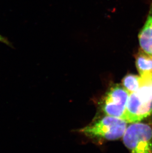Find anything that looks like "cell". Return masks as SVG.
Returning a JSON list of instances; mask_svg holds the SVG:
<instances>
[{"mask_svg": "<svg viewBox=\"0 0 152 153\" xmlns=\"http://www.w3.org/2000/svg\"><path fill=\"white\" fill-rule=\"evenodd\" d=\"M152 114V79H141V86L129 94L123 120L138 123Z\"/></svg>", "mask_w": 152, "mask_h": 153, "instance_id": "obj_1", "label": "cell"}, {"mask_svg": "<svg viewBox=\"0 0 152 153\" xmlns=\"http://www.w3.org/2000/svg\"><path fill=\"white\" fill-rule=\"evenodd\" d=\"M126 128L124 120L106 116L79 131L91 138L115 140L123 137Z\"/></svg>", "mask_w": 152, "mask_h": 153, "instance_id": "obj_2", "label": "cell"}, {"mask_svg": "<svg viewBox=\"0 0 152 153\" xmlns=\"http://www.w3.org/2000/svg\"><path fill=\"white\" fill-rule=\"evenodd\" d=\"M123 141L131 153H152V128L146 123H132L126 128Z\"/></svg>", "mask_w": 152, "mask_h": 153, "instance_id": "obj_3", "label": "cell"}, {"mask_svg": "<svg viewBox=\"0 0 152 153\" xmlns=\"http://www.w3.org/2000/svg\"><path fill=\"white\" fill-rule=\"evenodd\" d=\"M129 93L120 85L112 87L102 103V109L106 116L123 120Z\"/></svg>", "mask_w": 152, "mask_h": 153, "instance_id": "obj_4", "label": "cell"}, {"mask_svg": "<svg viewBox=\"0 0 152 153\" xmlns=\"http://www.w3.org/2000/svg\"><path fill=\"white\" fill-rule=\"evenodd\" d=\"M141 49L152 56V3L146 22L138 35Z\"/></svg>", "mask_w": 152, "mask_h": 153, "instance_id": "obj_5", "label": "cell"}, {"mask_svg": "<svg viewBox=\"0 0 152 153\" xmlns=\"http://www.w3.org/2000/svg\"><path fill=\"white\" fill-rule=\"evenodd\" d=\"M135 65L140 77L152 78V56L140 49L135 56Z\"/></svg>", "mask_w": 152, "mask_h": 153, "instance_id": "obj_6", "label": "cell"}, {"mask_svg": "<svg viewBox=\"0 0 152 153\" xmlns=\"http://www.w3.org/2000/svg\"><path fill=\"white\" fill-rule=\"evenodd\" d=\"M122 86L129 93L135 92L141 86L140 77L135 74H129L124 77L122 80Z\"/></svg>", "mask_w": 152, "mask_h": 153, "instance_id": "obj_7", "label": "cell"}, {"mask_svg": "<svg viewBox=\"0 0 152 153\" xmlns=\"http://www.w3.org/2000/svg\"><path fill=\"white\" fill-rule=\"evenodd\" d=\"M0 43H3L4 44H6L7 46H12L10 42L7 38L4 37V36H2L1 34H0Z\"/></svg>", "mask_w": 152, "mask_h": 153, "instance_id": "obj_8", "label": "cell"}]
</instances>
